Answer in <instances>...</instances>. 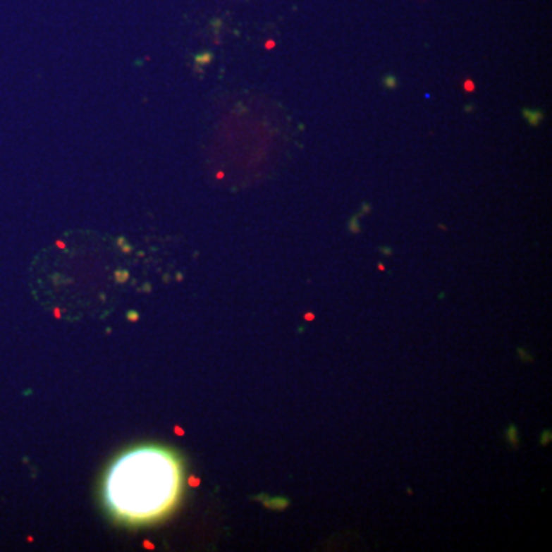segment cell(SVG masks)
I'll list each match as a JSON object with an SVG mask.
<instances>
[{"mask_svg": "<svg viewBox=\"0 0 552 552\" xmlns=\"http://www.w3.org/2000/svg\"><path fill=\"white\" fill-rule=\"evenodd\" d=\"M180 488L181 471L169 453L138 448L114 463L104 484V497L121 519L146 522L171 510Z\"/></svg>", "mask_w": 552, "mask_h": 552, "instance_id": "cell-1", "label": "cell"}, {"mask_svg": "<svg viewBox=\"0 0 552 552\" xmlns=\"http://www.w3.org/2000/svg\"><path fill=\"white\" fill-rule=\"evenodd\" d=\"M525 117L531 118L532 125H534V126H537V125H539V121L543 118V114H540V112H529V111H525Z\"/></svg>", "mask_w": 552, "mask_h": 552, "instance_id": "cell-2", "label": "cell"}, {"mask_svg": "<svg viewBox=\"0 0 552 552\" xmlns=\"http://www.w3.org/2000/svg\"><path fill=\"white\" fill-rule=\"evenodd\" d=\"M465 91H467V92H472V91H474V82L467 80V82H465Z\"/></svg>", "mask_w": 552, "mask_h": 552, "instance_id": "cell-3", "label": "cell"}, {"mask_svg": "<svg viewBox=\"0 0 552 552\" xmlns=\"http://www.w3.org/2000/svg\"><path fill=\"white\" fill-rule=\"evenodd\" d=\"M385 83H387V80H385ZM388 83H390L391 86H394V85H396V82H394V78H391V77L388 78Z\"/></svg>", "mask_w": 552, "mask_h": 552, "instance_id": "cell-4", "label": "cell"}]
</instances>
